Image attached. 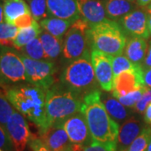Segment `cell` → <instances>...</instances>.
Returning a JSON list of instances; mask_svg holds the SVG:
<instances>
[{
  "instance_id": "6da1fadb",
  "label": "cell",
  "mask_w": 151,
  "mask_h": 151,
  "mask_svg": "<svg viewBox=\"0 0 151 151\" xmlns=\"http://www.w3.org/2000/svg\"><path fill=\"white\" fill-rule=\"evenodd\" d=\"M7 97L14 108L36 126L39 135L50 126L45 108V91L32 84L9 87Z\"/></svg>"
},
{
  "instance_id": "7a4b0ae2",
  "label": "cell",
  "mask_w": 151,
  "mask_h": 151,
  "mask_svg": "<svg viewBox=\"0 0 151 151\" xmlns=\"http://www.w3.org/2000/svg\"><path fill=\"white\" fill-rule=\"evenodd\" d=\"M81 112L86 118L93 139L118 144L119 125L108 114L99 90L89 92L83 97Z\"/></svg>"
},
{
  "instance_id": "3957f363",
  "label": "cell",
  "mask_w": 151,
  "mask_h": 151,
  "mask_svg": "<svg viewBox=\"0 0 151 151\" xmlns=\"http://www.w3.org/2000/svg\"><path fill=\"white\" fill-rule=\"evenodd\" d=\"M82 99L63 84L55 82L45 91V108L50 125L63 124L65 119L81 112Z\"/></svg>"
},
{
  "instance_id": "277c9868",
  "label": "cell",
  "mask_w": 151,
  "mask_h": 151,
  "mask_svg": "<svg viewBox=\"0 0 151 151\" xmlns=\"http://www.w3.org/2000/svg\"><path fill=\"white\" fill-rule=\"evenodd\" d=\"M89 38L91 49L116 56L124 52L127 35L115 20L106 19L90 26Z\"/></svg>"
},
{
  "instance_id": "5b68a950",
  "label": "cell",
  "mask_w": 151,
  "mask_h": 151,
  "mask_svg": "<svg viewBox=\"0 0 151 151\" xmlns=\"http://www.w3.org/2000/svg\"><path fill=\"white\" fill-rule=\"evenodd\" d=\"M60 83L82 98L87 93L98 90L91 55L72 60L60 76Z\"/></svg>"
},
{
  "instance_id": "8992f818",
  "label": "cell",
  "mask_w": 151,
  "mask_h": 151,
  "mask_svg": "<svg viewBox=\"0 0 151 151\" xmlns=\"http://www.w3.org/2000/svg\"><path fill=\"white\" fill-rule=\"evenodd\" d=\"M89 30V24L82 18L70 25L63 39L62 53L65 60L72 61L90 54Z\"/></svg>"
},
{
  "instance_id": "52a82bcc",
  "label": "cell",
  "mask_w": 151,
  "mask_h": 151,
  "mask_svg": "<svg viewBox=\"0 0 151 151\" xmlns=\"http://www.w3.org/2000/svg\"><path fill=\"white\" fill-rule=\"evenodd\" d=\"M25 67L26 81L47 91L56 82L57 68L55 63L47 60H34L20 55Z\"/></svg>"
},
{
  "instance_id": "ba28073f",
  "label": "cell",
  "mask_w": 151,
  "mask_h": 151,
  "mask_svg": "<svg viewBox=\"0 0 151 151\" xmlns=\"http://www.w3.org/2000/svg\"><path fill=\"white\" fill-rule=\"evenodd\" d=\"M26 81L25 67L20 55L4 48L0 50V84Z\"/></svg>"
},
{
  "instance_id": "9c48e42d",
  "label": "cell",
  "mask_w": 151,
  "mask_h": 151,
  "mask_svg": "<svg viewBox=\"0 0 151 151\" xmlns=\"http://www.w3.org/2000/svg\"><path fill=\"white\" fill-rule=\"evenodd\" d=\"M91 60L98 86L105 92H112L114 85L113 56L92 50Z\"/></svg>"
},
{
  "instance_id": "30bf717a",
  "label": "cell",
  "mask_w": 151,
  "mask_h": 151,
  "mask_svg": "<svg viewBox=\"0 0 151 151\" xmlns=\"http://www.w3.org/2000/svg\"><path fill=\"white\" fill-rule=\"evenodd\" d=\"M6 130L14 150H24L32 136L26 118L14 110L6 124Z\"/></svg>"
},
{
  "instance_id": "8fae6325",
  "label": "cell",
  "mask_w": 151,
  "mask_h": 151,
  "mask_svg": "<svg viewBox=\"0 0 151 151\" xmlns=\"http://www.w3.org/2000/svg\"><path fill=\"white\" fill-rule=\"evenodd\" d=\"M63 127L72 144L86 146L93 140L86 118L81 112L75 113L65 119Z\"/></svg>"
},
{
  "instance_id": "7c38bea8",
  "label": "cell",
  "mask_w": 151,
  "mask_h": 151,
  "mask_svg": "<svg viewBox=\"0 0 151 151\" xmlns=\"http://www.w3.org/2000/svg\"><path fill=\"white\" fill-rule=\"evenodd\" d=\"M144 69L142 65L133 70H125L114 77V85L112 95L115 98L124 96L134 90L144 87Z\"/></svg>"
},
{
  "instance_id": "4fadbf2b",
  "label": "cell",
  "mask_w": 151,
  "mask_h": 151,
  "mask_svg": "<svg viewBox=\"0 0 151 151\" xmlns=\"http://www.w3.org/2000/svg\"><path fill=\"white\" fill-rule=\"evenodd\" d=\"M117 22L126 35H129L130 37L144 38L145 40L150 36L147 24L146 10L134 9L119 19Z\"/></svg>"
},
{
  "instance_id": "5bb4252c",
  "label": "cell",
  "mask_w": 151,
  "mask_h": 151,
  "mask_svg": "<svg viewBox=\"0 0 151 151\" xmlns=\"http://www.w3.org/2000/svg\"><path fill=\"white\" fill-rule=\"evenodd\" d=\"M50 16L65 19L72 24L80 19L76 0H47Z\"/></svg>"
},
{
  "instance_id": "9a60e30c",
  "label": "cell",
  "mask_w": 151,
  "mask_h": 151,
  "mask_svg": "<svg viewBox=\"0 0 151 151\" xmlns=\"http://www.w3.org/2000/svg\"><path fill=\"white\" fill-rule=\"evenodd\" d=\"M76 2L80 14L90 26L108 19L103 0H76Z\"/></svg>"
},
{
  "instance_id": "2e32d148",
  "label": "cell",
  "mask_w": 151,
  "mask_h": 151,
  "mask_svg": "<svg viewBox=\"0 0 151 151\" xmlns=\"http://www.w3.org/2000/svg\"><path fill=\"white\" fill-rule=\"evenodd\" d=\"M40 138L52 151H63L71 145L63 124H52Z\"/></svg>"
},
{
  "instance_id": "e0dca14e",
  "label": "cell",
  "mask_w": 151,
  "mask_h": 151,
  "mask_svg": "<svg viewBox=\"0 0 151 151\" xmlns=\"http://www.w3.org/2000/svg\"><path fill=\"white\" fill-rule=\"evenodd\" d=\"M144 128L142 122L135 117L126 119L119 129L117 151L125 150L140 134Z\"/></svg>"
},
{
  "instance_id": "ac0fdd59",
  "label": "cell",
  "mask_w": 151,
  "mask_h": 151,
  "mask_svg": "<svg viewBox=\"0 0 151 151\" xmlns=\"http://www.w3.org/2000/svg\"><path fill=\"white\" fill-rule=\"evenodd\" d=\"M147 42L145 39L140 37H130L127 40L124 49V55L136 65H142L147 52Z\"/></svg>"
},
{
  "instance_id": "d6986e66",
  "label": "cell",
  "mask_w": 151,
  "mask_h": 151,
  "mask_svg": "<svg viewBox=\"0 0 151 151\" xmlns=\"http://www.w3.org/2000/svg\"><path fill=\"white\" fill-rule=\"evenodd\" d=\"M109 19L118 21L119 19L134 10L136 4L128 0H103Z\"/></svg>"
},
{
  "instance_id": "ffe728a7",
  "label": "cell",
  "mask_w": 151,
  "mask_h": 151,
  "mask_svg": "<svg viewBox=\"0 0 151 151\" xmlns=\"http://www.w3.org/2000/svg\"><path fill=\"white\" fill-rule=\"evenodd\" d=\"M40 24L45 31L63 41L64 36L72 23L56 17H48L41 20Z\"/></svg>"
},
{
  "instance_id": "44dd1931",
  "label": "cell",
  "mask_w": 151,
  "mask_h": 151,
  "mask_svg": "<svg viewBox=\"0 0 151 151\" xmlns=\"http://www.w3.org/2000/svg\"><path fill=\"white\" fill-rule=\"evenodd\" d=\"M26 14L31 13L24 0H4V14L7 23L13 24L17 18Z\"/></svg>"
},
{
  "instance_id": "7402d4cb",
  "label": "cell",
  "mask_w": 151,
  "mask_h": 151,
  "mask_svg": "<svg viewBox=\"0 0 151 151\" xmlns=\"http://www.w3.org/2000/svg\"><path fill=\"white\" fill-rule=\"evenodd\" d=\"M41 41L46 60H55L59 57L63 49V41L53 36L45 29L41 30L39 35Z\"/></svg>"
},
{
  "instance_id": "603a6c76",
  "label": "cell",
  "mask_w": 151,
  "mask_h": 151,
  "mask_svg": "<svg viewBox=\"0 0 151 151\" xmlns=\"http://www.w3.org/2000/svg\"><path fill=\"white\" fill-rule=\"evenodd\" d=\"M103 103L108 114L118 124L124 122L126 119H129L128 117L131 114L130 110L125 108V106L113 96H106L103 99Z\"/></svg>"
},
{
  "instance_id": "cb8c5ba5",
  "label": "cell",
  "mask_w": 151,
  "mask_h": 151,
  "mask_svg": "<svg viewBox=\"0 0 151 151\" xmlns=\"http://www.w3.org/2000/svg\"><path fill=\"white\" fill-rule=\"evenodd\" d=\"M40 24L38 21L35 20L31 26L27 28L19 29L17 35L14 40V47L20 50L24 46H25L28 43H29L34 39L37 38L41 32Z\"/></svg>"
},
{
  "instance_id": "d4e9b609",
  "label": "cell",
  "mask_w": 151,
  "mask_h": 151,
  "mask_svg": "<svg viewBox=\"0 0 151 151\" xmlns=\"http://www.w3.org/2000/svg\"><path fill=\"white\" fill-rule=\"evenodd\" d=\"M9 87L4 84H0V124L6 129V124L11 115L14 112V106L7 97Z\"/></svg>"
},
{
  "instance_id": "484cf974",
  "label": "cell",
  "mask_w": 151,
  "mask_h": 151,
  "mask_svg": "<svg viewBox=\"0 0 151 151\" xmlns=\"http://www.w3.org/2000/svg\"><path fill=\"white\" fill-rule=\"evenodd\" d=\"M22 55L34 60H46L43 46L40 38L37 37L20 50Z\"/></svg>"
},
{
  "instance_id": "4316f807",
  "label": "cell",
  "mask_w": 151,
  "mask_h": 151,
  "mask_svg": "<svg viewBox=\"0 0 151 151\" xmlns=\"http://www.w3.org/2000/svg\"><path fill=\"white\" fill-rule=\"evenodd\" d=\"M19 29L7 22L0 23V45L10 47L14 45V40L16 37Z\"/></svg>"
},
{
  "instance_id": "83f0119b",
  "label": "cell",
  "mask_w": 151,
  "mask_h": 151,
  "mask_svg": "<svg viewBox=\"0 0 151 151\" xmlns=\"http://www.w3.org/2000/svg\"><path fill=\"white\" fill-rule=\"evenodd\" d=\"M31 15L36 21H41L50 16L47 0H28Z\"/></svg>"
},
{
  "instance_id": "f1b7e54d",
  "label": "cell",
  "mask_w": 151,
  "mask_h": 151,
  "mask_svg": "<svg viewBox=\"0 0 151 151\" xmlns=\"http://www.w3.org/2000/svg\"><path fill=\"white\" fill-rule=\"evenodd\" d=\"M151 139V127H145L140 134L124 151H145Z\"/></svg>"
},
{
  "instance_id": "f546056e",
  "label": "cell",
  "mask_w": 151,
  "mask_h": 151,
  "mask_svg": "<svg viewBox=\"0 0 151 151\" xmlns=\"http://www.w3.org/2000/svg\"><path fill=\"white\" fill-rule=\"evenodd\" d=\"M139 65L134 64L125 55H119L113 56V70L114 77L125 70H133L137 68Z\"/></svg>"
},
{
  "instance_id": "4dcf8cb0",
  "label": "cell",
  "mask_w": 151,
  "mask_h": 151,
  "mask_svg": "<svg viewBox=\"0 0 151 151\" xmlns=\"http://www.w3.org/2000/svg\"><path fill=\"white\" fill-rule=\"evenodd\" d=\"M146 87L147 86H144L140 89L134 90V91L129 92V93H128V94H126L124 96H120V97H117V99L125 107L134 108L135 104L140 100L144 92H145Z\"/></svg>"
},
{
  "instance_id": "1f68e13d",
  "label": "cell",
  "mask_w": 151,
  "mask_h": 151,
  "mask_svg": "<svg viewBox=\"0 0 151 151\" xmlns=\"http://www.w3.org/2000/svg\"><path fill=\"white\" fill-rule=\"evenodd\" d=\"M82 151H117V143H103L93 139L91 144L83 147Z\"/></svg>"
},
{
  "instance_id": "d6a6232c",
  "label": "cell",
  "mask_w": 151,
  "mask_h": 151,
  "mask_svg": "<svg viewBox=\"0 0 151 151\" xmlns=\"http://www.w3.org/2000/svg\"><path fill=\"white\" fill-rule=\"evenodd\" d=\"M151 103V88L146 87L145 92H144L140 100L135 104L134 107L135 112L139 113H144L147 106Z\"/></svg>"
},
{
  "instance_id": "836d02e7",
  "label": "cell",
  "mask_w": 151,
  "mask_h": 151,
  "mask_svg": "<svg viewBox=\"0 0 151 151\" xmlns=\"http://www.w3.org/2000/svg\"><path fill=\"white\" fill-rule=\"evenodd\" d=\"M29 145L32 151H52L48 146L45 145L41 139L36 135L32 134L29 142Z\"/></svg>"
},
{
  "instance_id": "e575fe53",
  "label": "cell",
  "mask_w": 151,
  "mask_h": 151,
  "mask_svg": "<svg viewBox=\"0 0 151 151\" xmlns=\"http://www.w3.org/2000/svg\"><path fill=\"white\" fill-rule=\"evenodd\" d=\"M35 19L33 18L31 14H26L22 16L17 18L14 21V25H15L18 29H22V28H27L31 26L34 22Z\"/></svg>"
},
{
  "instance_id": "d590c367",
  "label": "cell",
  "mask_w": 151,
  "mask_h": 151,
  "mask_svg": "<svg viewBox=\"0 0 151 151\" xmlns=\"http://www.w3.org/2000/svg\"><path fill=\"white\" fill-rule=\"evenodd\" d=\"M0 148L5 151H11L13 147L7 130L0 124Z\"/></svg>"
},
{
  "instance_id": "8d00e7d4",
  "label": "cell",
  "mask_w": 151,
  "mask_h": 151,
  "mask_svg": "<svg viewBox=\"0 0 151 151\" xmlns=\"http://www.w3.org/2000/svg\"><path fill=\"white\" fill-rule=\"evenodd\" d=\"M142 67L144 70L151 68V42L150 45H149V47L147 49V52H146L144 62L142 64Z\"/></svg>"
},
{
  "instance_id": "74e56055",
  "label": "cell",
  "mask_w": 151,
  "mask_h": 151,
  "mask_svg": "<svg viewBox=\"0 0 151 151\" xmlns=\"http://www.w3.org/2000/svg\"><path fill=\"white\" fill-rule=\"evenodd\" d=\"M143 80H144L145 86L149 88H151V68L144 70Z\"/></svg>"
},
{
  "instance_id": "f35d334b",
  "label": "cell",
  "mask_w": 151,
  "mask_h": 151,
  "mask_svg": "<svg viewBox=\"0 0 151 151\" xmlns=\"http://www.w3.org/2000/svg\"><path fill=\"white\" fill-rule=\"evenodd\" d=\"M144 120H145L146 124L151 125V103L147 106L145 111Z\"/></svg>"
},
{
  "instance_id": "ab89813d",
  "label": "cell",
  "mask_w": 151,
  "mask_h": 151,
  "mask_svg": "<svg viewBox=\"0 0 151 151\" xmlns=\"http://www.w3.org/2000/svg\"><path fill=\"white\" fill-rule=\"evenodd\" d=\"M83 147L84 146L80 145H75V144L71 143V145L68 146L67 148H65L63 151H82Z\"/></svg>"
},
{
  "instance_id": "60d3db41",
  "label": "cell",
  "mask_w": 151,
  "mask_h": 151,
  "mask_svg": "<svg viewBox=\"0 0 151 151\" xmlns=\"http://www.w3.org/2000/svg\"><path fill=\"white\" fill-rule=\"evenodd\" d=\"M146 14H147V24H148V29L149 33L151 35V9L146 8Z\"/></svg>"
},
{
  "instance_id": "b9f144b4",
  "label": "cell",
  "mask_w": 151,
  "mask_h": 151,
  "mask_svg": "<svg viewBox=\"0 0 151 151\" xmlns=\"http://www.w3.org/2000/svg\"><path fill=\"white\" fill-rule=\"evenodd\" d=\"M136 3L141 8H147L151 4V0H137Z\"/></svg>"
},
{
  "instance_id": "7bdbcfd3",
  "label": "cell",
  "mask_w": 151,
  "mask_h": 151,
  "mask_svg": "<svg viewBox=\"0 0 151 151\" xmlns=\"http://www.w3.org/2000/svg\"><path fill=\"white\" fill-rule=\"evenodd\" d=\"M4 19V5L0 3V23H3Z\"/></svg>"
},
{
  "instance_id": "ee69618b",
  "label": "cell",
  "mask_w": 151,
  "mask_h": 151,
  "mask_svg": "<svg viewBox=\"0 0 151 151\" xmlns=\"http://www.w3.org/2000/svg\"><path fill=\"white\" fill-rule=\"evenodd\" d=\"M145 151H151V139L150 142H149V145H148V147H147V149H146Z\"/></svg>"
},
{
  "instance_id": "f6af8a7d",
  "label": "cell",
  "mask_w": 151,
  "mask_h": 151,
  "mask_svg": "<svg viewBox=\"0 0 151 151\" xmlns=\"http://www.w3.org/2000/svg\"><path fill=\"white\" fill-rule=\"evenodd\" d=\"M128 1H129V2H131V3H135L137 0H128Z\"/></svg>"
},
{
  "instance_id": "bcb514c9",
  "label": "cell",
  "mask_w": 151,
  "mask_h": 151,
  "mask_svg": "<svg viewBox=\"0 0 151 151\" xmlns=\"http://www.w3.org/2000/svg\"><path fill=\"white\" fill-rule=\"evenodd\" d=\"M147 8H149V9H151V4H150V5L148 6Z\"/></svg>"
},
{
  "instance_id": "7dc6e473",
  "label": "cell",
  "mask_w": 151,
  "mask_h": 151,
  "mask_svg": "<svg viewBox=\"0 0 151 151\" xmlns=\"http://www.w3.org/2000/svg\"><path fill=\"white\" fill-rule=\"evenodd\" d=\"M0 151H4V150H2V149L0 148Z\"/></svg>"
},
{
  "instance_id": "c3c4849f",
  "label": "cell",
  "mask_w": 151,
  "mask_h": 151,
  "mask_svg": "<svg viewBox=\"0 0 151 151\" xmlns=\"http://www.w3.org/2000/svg\"><path fill=\"white\" fill-rule=\"evenodd\" d=\"M27 1H28V0H27Z\"/></svg>"
}]
</instances>
